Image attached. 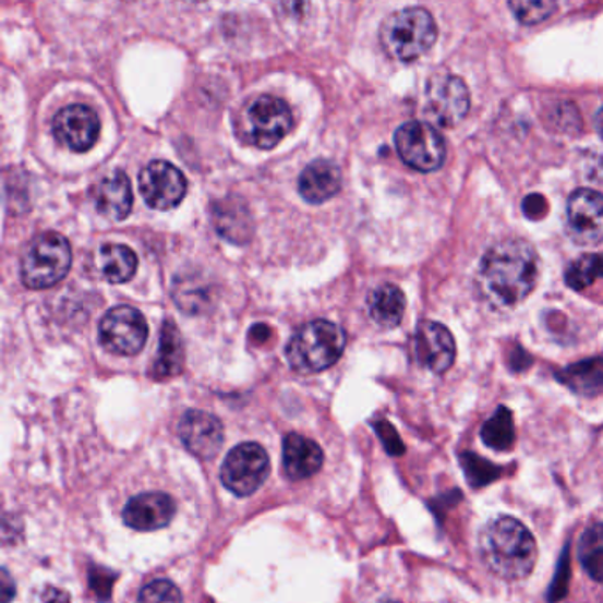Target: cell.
<instances>
[{"label":"cell","mask_w":603,"mask_h":603,"mask_svg":"<svg viewBox=\"0 0 603 603\" xmlns=\"http://www.w3.org/2000/svg\"><path fill=\"white\" fill-rule=\"evenodd\" d=\"M294 126L289 105L275 96H258L246 105L239 122V136L258 149H273Z\"/></svg>","instance_id":"5"},{"label":"cell","mask_w":603,"mask_h":603,"mask_svg":"<svg viewBox=\"0 0 603 603\" xmlns=\"http://www.w3.org/2000/svg\"><path fill=\"white\" fill-rule=\"evenodd\" d=\"M577 554L588 576L603 584V522L586 529L580 536Z\"/></svg>","instance_id":"27"},{"label":"cell","mask_w":603,"mask_h":603,"mask_svg":"<svg viewBox=\"0 0 603 603\" xmlns=\"http://www.w3.org/2000/svg\"><path fill=\"white\" fill-rule=\"evenodd\" d=\"M39 603H70V594L57 588H47L43 591Z\"/></svg>","instance_id":"36"},{"label":"cell","mask_w":603,"mask_h":603,"mask_svg":"<svg viewBox=\"0 0 603 603\" xmlns=\"http://www.w3.org/2000/svg\"><path fill=\"white\" fill-rule=\"evenodd\" d=\"M71 246L64 236H39L22 258V281L28 289H48L70 273Z\"/></svg>","instance_id":"6"},{"label":"cell","mask_w":603,"mask_h":603,"mask_svg":"<svg viewBox=\"0 0 603 603\" xmlns=\"http://www.w3.org/2000/svg\"><path fill=\"white\" fill-rule=\"evenodd\" d=\"M566 232L577 244L603 241V195L588 188L571 193L566 206Z\"/></svg>","instance_id":"11"},{"label":"cell","mask_w":603,"mask_h":603,"mask_svg":"<svg viewBox=\"0 0 603 603\" xmlns=\"http://www.w3.org/2000/svg\"><path fill=\"white\" fill-rule=\"evenodd\" d=\"M324 454L315 441L300 434L284 439V469L290 480H304L323 468Z\"/></svg>","instance_id":"18"},{"label":"cell","mask_w":603,"mask_h":603,"mask_svg":"<svg viewBox=\"0 0 603 603\" xmlns=\"http://www.w3.org/2000/svg\"><path fill=\"white\" fill-rule=\"evenodd\" d=\"M469 105L468 85L459 76L437 75L426 87V116L437 126H457L468 116Z\"/></svg>","instance_id":"10"},{"label":"cell","mask_w":603,"mask_h":603,"mask_svg":"<svg viewBox=\"0 0 603 603\" xmlns=\"http://www.w3.org/2000/svg\"><path fill=\"white\" fill-rule=\"evenodd\" d=\"M179 437L190 454L209 460L224 445V426L209 412L188 411L179 421Z\"/></svg>","instance_id":"15"},{"label":"cell","mask_w":603,"mask_h":603,"mask_svg":"<svg viewBox=\"0 0 603 603\" xmlns=\"http://www.w3.org/2000/svg\"><path fill=\"white\" fill-rule=\"evenodd\" d=\"M99 272L110 284H126L132 280L138 266V258L132 249L124 244H104L98 252Z\"/></svg>","instance_id":"24"},{"label":"cell","mask_w":603,"mask_h":603,"mask_svg":"<svg viewBox=\"0 0 603 603\" xmlns=\"http://www.w3.org/2000/svg\"><path fill=\"white\" fill-rule=\"evenodd\" d=\"M176 515V503L164 492H147L128 501L122 511L124 524L136 531H156L170 524Z\"/></svg>","instance_id":"16"},{"label":"cell","mask_w":603,"mask_h":603,"mask_svg":"<svg viewBox=\"0 0 603 603\" xmlns=\"http://www.w3.org/2000/svg\"><path fill=\"white\" fill-rule=\"evenodd\" d=\"M173 300L186 314H202L213 304V287L198 273H183L173 281Z\"/></svg>","instance_id":"22"},{"label":"cell","mask_w":603,"mask_h":603,"mask_svg":"<svg viewBox=\"0 0 603 603\" xmlns=\"http://www.w3.org/2000/svg\"><path fill=\"white\" fill-rule=\"evenodd\" d=\"M186 179L167 161H150L141 173V193L145 204L158 210L178 207L186 195Z\"/></svg>","instance_id":"12"},{"label":"cell","mask_w":603,"mask_h":603,"mask_svg":"<svg viewBox=\"0 0 603 603\" xmlns=\"http://www.w3.org/2000/svg\"><path fill=\"white\" fill-rule=\"evenodd\" d=\"M138 603H183V596L170 580H155L141 591Z\"/></svg>","instance_id":"31"},{"label":"cell","mask_w":603,"mask_h":603,"mask_svg":"<svg viewBox=\"0 0 603 603\" xmlns=\"http://www.w3.org/2000/svg\"><path fill=\"white\" fill-rule=\"evenodd\" d=\"M557 381L580 397H596L603 391V358H590L566 366L556 374Z\"/></svg>","instance_id":"21"},{"label":"cell","mask_w":603,"mask_h":603,"mask_svg":"<svg viewBox=\"0 0 603 603\" xmlns=\"http://www.w3.org/2000/svg\"><path fill=\"white\" fill-rule=\"evenodd\" d=\"M149 329L144 315L132 306H116L99 323V341L107 351L135 355L144 349Z\"/></svg>","instance_id":"9"},{"label":"cell","mask_w":603,"mask_h":603,"mask_svg":"<svg viewBox=\"0 0 603 603\" xmlns=\"http://www.w3.org/2000/svg\"><path fill=\"white\" fill-rule=\"evenodd\" d=\"M510 10L514 11L515 19L519 20L520 24L534 25L540 24L543 20H547L554 11H556V2H510Z\"/></svg>","instance_id":"30"},{"label":"cell","mask_w":603,"mask_h":603,"mask_svg":"<svg viewBox=\"0 0 603 603\" xmlns=\"http://www.w3.org/2000/svg\"><path fill=\"white\" fill-rule=\"evenodd\" d=\"M517 432H515L514 414L508 407H499L482 426V441L489 448L496 451H508L514 448Z\"/></svg>","instance_id":"26"},{"label":"cell","mask_w":603,"mask_h":603,"mask_svg":"<svg viewBox=\"0 0 603 603\" xmlns=\"http://www.w3.org/2000/svg\"><path fill=\"white\" fill-rule=\"evenodd\" d=\"M53 136L73 153L89 150L99 136L98 113L87 105H70L53 118Z\"/></svg>","instance_id":"13"},{"label":"cell","mask_w":603,"mask_h":603,"mask_svg":"<svg viewBox=\"0 0 603 603\" xmlns=\"http://www.w3.org/2000/svg\"><path fill=\"white\" fill-rule=\"evenodd\" d=\"M460 466H462L469 485L474 486V489L491 485V483L499 480L501 474H503V469L499 466L489 462L477 454H462Z\"/></svg>","instance_id":"29"},{"label":"cell","mask_w":603,"mask_h":603,"mask_svg":"<svg viewBox=\"0 0 603 603\" xmlns=\"http://www.w3.org/2000/svg\"><path fill=\"white\" fill-rule=\"evenodd\" d=\"M540 275L538 255L522 239H506L494 244L480 264L483 292L497 306H515L524 301Z\"/></svg>","instance_id":"1"},{"label":"cell","mask_w":603,"mask_h":603,"mask_svg":"<svg viewBox=\"0 0 603 603\" xmlns=\"http://www.w3.org/2000/svg\"><path fill=\"white\" fill-rule=\"evenodd\" d=\"M375 431H377L379 439L383 441V445L388 449V454L402 455L406 451L402 439L398 437L397 431H395L394 426L389 425L388 421H379L375 425Z\"/></svg>","instance_id":"33"},{"label":"cell","mask_w":603,"mask_h":603,"mask_svg":"<svg viewBox=\"0 0 603 603\" xmlns=\"http://www.w3.org/2000/svg\"><path fill=\"white\" fill-rule=\"evenodd\" d=\"M94 206L108 220L121 221L132 213V183L122 170L107 173L94 192Z\"/></svg>","instance_id":"17"},{"label":"cell","mask_w":603,"mask_h":603,"mask_svg":"<svg viewBox=\"0 0 603 603\" xmlns=\"http://www.w3.org/2000/svg\"><path fill=\"white\" fill-rule=\"evenodd\" d=\"M437 39L435 20L423 8H407L389 14L381 25L384 52L397 61L411 62L431 50Z\"/></svg>","instance_id":"4"},{"label":"cell","mask_w":603,"mask_h":603,"mask_svg":"<svg viewBox=\"0 0 603 603\" xmlns=\"http://www.w3.org/2000/svg\"><path fill=\"white\" fill-rule=\"evenodd\" d=\"M414 354L421 366L434 374H445L454 365L457 354L454 335L443 324L425 321L414 335Z\"/></svg>","instance_id":"14"},{"label":"cell","mask_w":603,"mask_h":603,"mask_svg":"<svg viewBox=\"0 0 603 603\" xmlns=\"http://www.w3.org/2000/svg\"><path fill=\"white\" fill-rule=\"evenodd\" d=\"M480 554L486 568L505 580H520L533 571L538 545L520 520L501 515L480 533Z\"/></svg>","instance_id":"2"},{"label":"cell","mask_w":603,"mask_h":603,"mask_svg":"<svg viewBox=\"0 0 603 603\" xmlns=\"http://www.w3.org/2000/svg\"><path fill=\"white\" fill-rule=\"evenodd\" d=\"M406 296L397 286L386 284L370 294L369 312L374 323L383 328H395L406 314Z\"/></svg>","instance_id":"23"},{"label":"cell","mask_w":603,"mask_h":603,"mask_svg":"<svg viewBox=\"0 0 603 603\" xmlns=\"http://www.w3.org/2000/svg\"><path fill=\"white\" fill-rule=\"evenodd\" d=\"M346 340V331L337 324L314 321L290 338L287 361L300 374H317L340 360Z\"/></svg>","instance_id":"3"},{"label":"cell","mask_w":603,"mask_h":603,"mask_svg":"<svg viewBox=\"0 0 603 603\" xmlns=\"http://www.w3.org/2000/svg\"><path fill=\"white\" fill-rule=\"evenodd\" d=\"M184 365V346L176 324H164L161 329V341H159L158 360L155 361L153 375L156 379H167L178 375Z\"/></svg>","instance_id":"25"},{"label":"cell","mask_w":603,"mask_h":603,"mask_svg":"<svg viewBox=\"0 0 603 603\" xmlns=\"http://www.w3.org/2000/svg\"><path fill=\"white\" fill-rule=\"evenodd\" d=\"M524 213L533 220L542 218L545 215V198L542 195H529L524 201Z\"/></svg>","instance_id":"34"},{"label":"cell","mask_w":603,"mask_h":603,"mask_svg":"<svg viewBox=\"0 0 603 603\" xmlns=\"http://www.w3.org/2000/svg\"><path fill=\"white\" fill-rule=\"evenodd\" d=\"M269 477V457L257 443H243L230 449L221 466V482L236 496H250Z\"/></svg>","instance_id":"8"},{"label":"cell","mask_w":603,"mask_h":603,"mask_svg":"<svg viewBox=\"0 0 603 603\" xmlns=\"http://www.w3.org/2000/svg\"><path fill=\"white\" fill-rule=\"evenodd\" d=\"M0 600L2 603H10L11 599L14 596V582L11 579L8 570H2V576H0Z\"/></svg>","instance_id":"35"},{"label":"cell","mask_w":603,"mask_h":603,"mask_svg":"<svg viewBox=\"0 0 603 603\" xmlns=\"http://www.w3.org/2000/svg\"><path fill=\"white\" fill-rule=\"evenodd\" d=\"M570 586V548L563 551L562 559L557 563L556 576L552 579L551 590H548V603H556L565 599Z\"/></svg>","instance_id":"32"},{"label":"cell","mask_w":603,"mask_h":603,"mask_svg":"<svg viewBox=\"0 0 603 603\" xmlns=\"http://www.w3.org/2000/svg\"><path fill=\"white\" fill-rule=\"evenodd\" d=\"M210 216L218 234L232 243H249L253 234L252 216L241 198L225 197L216 201Z\"/></svg>","instance_id":"19"},{"label":"cell","mask_w":603,"mask_h":603,"mask_svg":"<svg viewBox=\"0 0 603 603\" xmlns=\"http://www.w3.org/2000/svg\"><path fill=\"white\" fill-rule=\"evenodd\" d=\"M395 145L403 164L418 172H435L445 165V138L429 122L402 124L395 133Z\"/></svg>","instance_id":"7"},{"label":"cell","mask_w":603,"mask_h":603,"mask_svg":"<svg viewBox=\"0 0 603 603\" xmlns=\"http://www.w3.org/2000/svg\"><path fill=\"white\" fill-rule=\"evenodd\" d=\"M341 173L337 165L328 159H317L310 164L301 173L300 188L301 197L310 204H323L340 192Z\"/></svg>","instance_id":"20"},{"label":"cell","mask_w":603,"mask_h":603,"mask_svg":"<svg viewBox=\"0 0 603 603\" xmlns=\"http://www.w3.org/2000/svg\"><path fill=\"white\" fill-rule=\"evenodd\" d=\"M600 278H603V253L582 255L568 266L565 275L566 284L574 290L593 286Z\"/></svg>","instance_id":"28"},{"label":"cell","mask_w":603,"mask_h":603,"mask_svg":"<svg viewBox=\"0 0 603 603\" xmlns=\"http://www.w3.org/2000/svg\"><path fill=\"white\" fill-rule=\"evenodd\" d=\"M596 126H599L600 133L603 135V107L600 108L599 116H596Z\"/></svg>","instance_id":"37"}]
</instances>
